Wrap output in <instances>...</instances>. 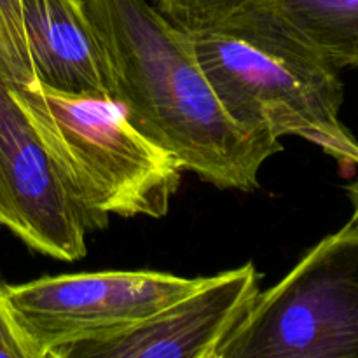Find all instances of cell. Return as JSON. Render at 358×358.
Instances as JSON below:
<instances>
[{"label":"cell","instance_id":"1","mask_svg":"<svg viewBox=\"0 0 358 358\" xmlns=\"http://www.w3.org/2000/svg\"><path fill=\"white\" fill-rule=\"evenodd\" d=\"M110 73L112 100L136 129L201 180L252 192L283 149L245 131L220 105L185 30L147 0H84Z\"/></svg>","mask_w":358,"mask_h":358},{"label":"cell","instance_id":"2","mask_svg":"<svg viewBox=\"0 0 358 358\" xmlns=\"http://www.w3.org/2000/svg\"><path fill=\"white\" fill-rule=\"evenodd\" d=\"M187 34L220 105L245 131L299 136L358 168V142L339 119L345 93L338 69L268 3Z\"/></svg>","mask_w":358,"mask_h":358},{"label":"cell","instance_id":"3","mask_svg":"<svg viewBox=\"0 0 358 358\" xmlns=\"http://www.w3.org/2000/svg\"><path fill=\"white\" fill-rule=\"evenodd\" d=\"M9 84L90 231L103 229L110 215H166L184 168L117 101L59 93L38 80Z\"/></svg>","mask_w":358,"mask_h":358},{"label":"cell","instance_id":"4","mask_svg":"<svg viewBox=\"0 0 358 358\" xmlns=\"http://www.w3.org/2000/svg\"><path fill=\"white\" fill-rule=\"evenodd\" d=\"M217 358H358V227L315 245L280 283L259 290Z\"/></svg>","mask_w":358,"mask_h":358},{"label":"cell","instance_id":"5","mask_svg":"<svg viewBox=\"0 0 358 358\" xmlns=\"http://www.w3.org/2000/svg\"><path fill=\"white\" fill-rule=\"evenodd\" d=\"M161 271H98L42 276L6 285L13 313L41 358L108 338L159 313L205 282Z\"/></svg>","mask_w":358,"mask_h":358},{"label":"cell","instance_id":"6","mask_svg":"<svg viewBox=\"0 0 358 358\" xmlns=\"http://www.w3.org/2000/svg\"><path fill=\"white\" fill-rule=\"evenodd\" d=\"M0 227L9 229L30 250L56 261L86 257V217L66 191L2 72Z\"/></svg>","mask_w":358,"mask_h":358},{"label":"cell","instance_id":"7","mask_svg":"<svg viewBox=\"0 0 358 358\" xmlns=\"http://www.w3.org/2000/svg\"><path fill=\"white\" fill-rule=\"evenodd\" d=\"M252 262L205 282L175 303L108 338L62 348L55 358H217L220 345L261 290Z\"/></svg>","mask_w":358,"mask_h":358},{"label":"cell","instance_id":"8","mask_svg":"<svg viewBox=\"0 0 358 358\" xmlns=\"http://www.w3.org/2000/svg\"><path fill=\"white\" fill-rule=\"evenodd\" d=\"M35 80L51 90L112 100L110 73L84 0H21Z\"/></svg>","mask_w":358,"mask_h":358},{"label":"cell","instance_id":"9","mask_svg":"<svg viewBox=\"0 0 358 358\" xmlns=\"http://www.w3.org/2000/svg\"><path fill=\"white\" fill-rule=\"evenodd\" d=\"M268 6L336 69L358 66V0H269Z\"/></svg>","mask_w":358,"mask_h":358},{"label":"cell","instance_id":"10","mask_svg":"<svg viewBox=\"0 0 358 358\" xmlns=\"http://www.w3.org/2000/svg\"><path fill=\"white\" fill-rule=\"evenodd\" d=\"M0 72L13 84L35 80L21 0H0Z\"/></svg>","mask_w":358,"mask_h":358},{"label":"cell","instance_id":"11","mask_svg":"<svg viewBox=\"0 0 358 358\" xmlns=\"http://www.w3.org/2000/svg\"><path fill=\"white\" fill-rule=\"evenodd\" d=\"M157 9L185 31L215 27L269 0H156Z\"/></svg>","mask_w":358,"mask_h":358},{"label":"cell","instance_id":"12","mask_svg":"<svg viewBox=\"0 0 358 358\" xmlns=\"http://www.w3.org/2000/svg\"><path fill=\"white\" fill-rule=\"evenodd\" d=\"M0 357L41 358L38 350L17 324L7 299L6 285L2 282H0Z\"/></svg>","mask_w":358,"mask_h":358},{"label":"cell","instance_id":"13","mask_svg":"<svg viewBox=\"0 0 358 358\" xmlns=\"http://www.w3.org/2000/svg\"><path fill=\"white\" fill-rule=\"evenodd\" d=\"M346 191H348L350 199H352V203H353V217H352V220H353V224H355V226L358 227V178H357V180H353L352 184H350L348 187H346Z\"/></svg>","mask_w":358,"mask_h":358}]
</instances>
